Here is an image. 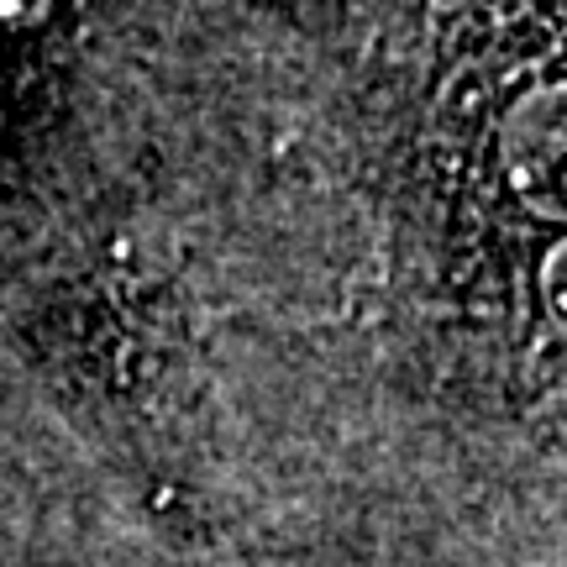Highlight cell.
<instances>
[{"instance_id": "cell-1", "label": "cell", "mask_w": 567, "mask_h": 567, "mask_svg": "<svg viewBox=\"0 0 567 567\" xmlns=\"http://www.w3.org/2000/svg\"><path fill=\"white\" fill-rule=\"evenodd\" d=\"M48 11H53V0H0V105L11 95V84L27 80V69L38 59Z\"/></svg>"}]
</instances>
